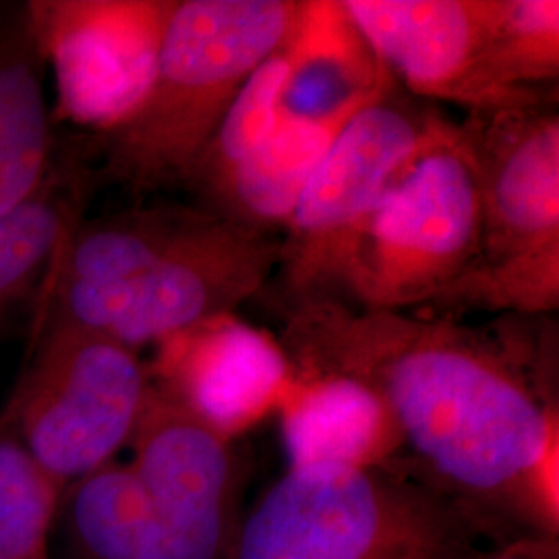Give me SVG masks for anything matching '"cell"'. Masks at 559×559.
I'll return each mask as SVG.
<instances>
[{
    "label": "cell",
    "mask_w": 559,
    "mask_h": 559,
    "mask_svg": "<svg viewBox=\"0 0 559 559\" xmlns=\"http://www.w3.org/2000/svg\"><path fill=\"white\" fill-rule=\"evenodd\" d=\"M342 7L390 78L415 96L456 104L468 115L522 108L487 71L498 0H346Z\"/></svg>",
    "instance_id": "cell-10"
},
{
    "label": "cell",
    "mask_w": 559,
    "mask_h": 559,
    "mask_svg": "<svg viewBox=\"0 0 559 559\" xmlns=\"http://www.w3.org/2000/svg\"><path fill=\"white\" fill-rule=\"evenodd\" d=\"M290 464L346 462L399 473V433L380 402L344 380H293L280 406Z\"/></svg>",
    "instance_id": "cell-14"
},
{
    "label": "cell",
    "mask_w": 559,
    "mask_h": 559,
    "mask_svg": "<svg viewBox=\"0 0 559 559\" xmlns=\"http://www.w3.org/2000/svg\"><path fill=\"white\" fill-rule=\"evenodd\" d=\"M280 261V239L210 212L127 278L55 286L52 320L102 332L131 348L162 344L253 299Z\"/></svg>",
    "instance_id": "cell-7"
},
{
    "label": "cell",
    "mask_w": 559,
    "mask_h": 559,
    "mask_svg": "<svg viewBox=\"0 0 559 559\" xmlns=\"http://www.w3.org/2000/svg\"><path fill=\"white\" fill-rule=\"evenodd\" d=\"M480 191L479 258H559V115L556 104L468 115L462 124Z\"/></svg>",
    "instance_id": "cell-11"
},
{
    "label": "cell",
    "mask_w": 559,
    "mask_h": 559,
    "mask_svg": "<svg viewBox=\"0 0 559 559\" xmlns=\"http://www.w3.org/2000/svg\"><path fill=\"white\" fill-rule=\"evenodd\" d=\"M160 346L154 383L230 438L280 408L295 380L278 344L230 316Z\"/></svg>",
    "instance_id": "cell-12"
},
{
    "label": "cell",
    "mask_w": 559,
    "mask_h": 559,
    "mask_svg": "<svg viewBox=\"0 0 559 559\" xmlns=\"http://www.w3.org/2000/svg\"><path fill=\"white\" fill-rule=\"evenodd\" d=\"M456 129L431 108L383 90L340 129L305 185L280 240V288L286 305L342 299L362 230L415 164Z\"/></svg>",
    "instance_id": "cell-5"
},
{
    "label": "cell",
    "mask_w": 559,
    "mask_h": 559,
    "mask_svg": "<svg viewBox=\"0 0 559 559\" xmlns=\"http://www.w3.org/2000/svg\"><path fill=\"white\" fill-rule=\"evenodd\" d=\"M69 489L81 559H224L237 531L242 460L235 438L152 381L131 438Z\"/></svg>",
    "instance_id": "cell-2"
},
{
    "label": "cell",
    "mask_w": 559,
    "mask_h": 559,
    "mask_svg": "<svg viewBox=\"0 0 559 559\" xmlns=\"http://www.w3.org/2000/svg\"><path fill=\"white\" fill-rule=\"evenodd\" d=\"M64 489L11 425L0 429V559H48Z\"/></svg>",
    "instance_id": "cell-18"
},
{
    "label": "cell",
    "mask_w": 559,
    "mask_h": 559,
    "mask_svg": "<svg viewBox=\"0 0 559 559\" xmlns=\"http://www.w3.org/2000/svg\"><path fill=\"white\" fill-rule=\"evenodd\" d=\"M50 108L27 21L0 36V216L48 182Z\"/></svg>",
    "instance_id": "cell-15"
},
{
    "label": "cell",
    "mask_w": 559,
    "mask_h": 559,
    "mask_svg": "<svg viewBox=\"0 0 559 559\" xmlns=\"http://www.w3.org/2000/svg\"><path fill=\"white\" fill-rule=\"evenodd\" d=\"M475 559H559V539L554 535H524L500 543L493 551Z\"/></svg>",
    "instance_id": "cell-20"
},
{
    "label": "cell",
    "mask_w": 559,
    "mask_h": 559,
    "mask_svg": "<svg viewBox=\"0 0 559 559\" xmlns=\"http://www.w3.org/2000/svg\"><path fill=\"white\" fill-rule=\"evenodd\" d=\"M173 2L29 4L25 21L40 59L55 73L64 117L108 133L135 110L154 75Z\"/></svg>",
    "instance_id": "cell-9"
},
{
    "label": "cell",
    "mask_w": 559,
    "mask_h": 559,
    "mask_svg": "<svg viewBox=\"0 0 559 559\" xmlns=\"http://www.w3.org/2000/svg\"><path fill=\"white\" fill-rule=\"evenodd\" d=\"M73 228L69 205L50 193L48 182L0 216V313L57 267Z\"/></svg>",
    "instance_id": "cell-19"
},
{
    "label": "cell",
    "mask_w": 559,
    "mask_h": 559,
    "mask_svg": "<svg viewBox=\"0 0 559 559\" xmlns=\"http://www.w3.org/2000/svg\"><path fill=\"white\" fill-rule=\"evenodd\" d=\"M487 71L501 94L522 108L551 104L543 85L558 80V0H498Z\"/></svg>",
    "instance_id": "cell-17"
},
{
    "label": "cell",
    "mask_w": 559,
    "mask_h": 559,
    "mask_svg": "<svg viewBox=\"0 0 559 559\" xmlns=\"http://www.w3.org/2000/svg\"><path fill=\"white\" fill-rule=\"evenodd\" d=\"M479 537L454 501L408 475L302 462L239 520L224 559H475Z\"/></svg>",
    "instance_id": "cell-4"
},
{
    "label": "cell",
    "mask_w": 559,
    "mask_h": 559,
    "mask_svg": "<svg viewBox=\"0 0 559 559\" xmlns=\"http://www.w3.org/2000/svg\"><path fill=\"white\" fill-rule=\"evenodd\" d=\"M388 87L350 102L323 119H295L280 112L278 124L270 138L240 164L205 210L272 237L278 230H286L305 185L340 129L362 104L373 100Z\"/></svg>",
    "instance_id": "cell-13"
},
{
    "label": "cell",
    "mask_w": 559,
    "mask_h": 559,
    "mask_svg": "<svg viewBox=\"0 0 559 559\" xmlns=\"http://www.w3.org/2000/svg\"><path fill=\"white\" fill-rule=\"evenodd\" d=\"M477 166L462 127L431 147L362 230L342 300L373 311L431 305L479 258Z\"/></svg>",
    "instance_id": "cell-6"
},
{
    "label": "cell",
    "mask_w": 559,
    "mask_h": 559,
    "mask_svg": "<svg viewBox=\"0 0 559 559\" xmlns=\"http://www.w3.org/2000/svg\"><path fill=\"white\" fill-rule=\"evenodd\" d=\"M293 38L245 81L185 182L205 205L278 124L284 90L295 67Z\"/></svg>",
    "instance_id": "cell-16"
},
{
    "label": "cell",
    "mask_w": 559,
    "mask_h": 559,
    "mask_svg": "<svg viewBox=\"0 0 559 559\" xmlns=\"http://www.w3.org/2000/svg\"><path fill=\"white\" fill-rule=\"evenodd\" d=\"M152 385L135 348L71 321L50 320L13 406V431L69 491L115 462Z\"/></svg>",
    "instance_id": "cell-8"
},
{
    "label": "cell",
    "mask_w": 559,
    "mask_h": 559,
    "mask_svg": "<svg viewBox=\"0 0 559 559\" xmlns=\"http://www.w3.org/2000/svg\"><path fill=\"white\" fill-rule=\"evenodd\" d=\"M295 380H344L380 402L400 473L454 501L485 537H558V408L496 342L450 320L348 300L286 305Z\"/></svg>",
    "instance_id": "cell-1"
},
{
    "label": "cell",
    "mask_w": 559,
    "mask_h": 559,
    "mask_svg": "<svg viewBox=\"0 0 559 559\" xmlns=\"http://www.w3.org/2000/svg\"><path fill=\"white\" fill-rule=\"evenodd\" d=\"M302 13L299 0H175L145 96L106 133V175L131 191L187 182L245 81Z\"/></svg>",
    "instance_id": "cell-3"
}]
</instances>
